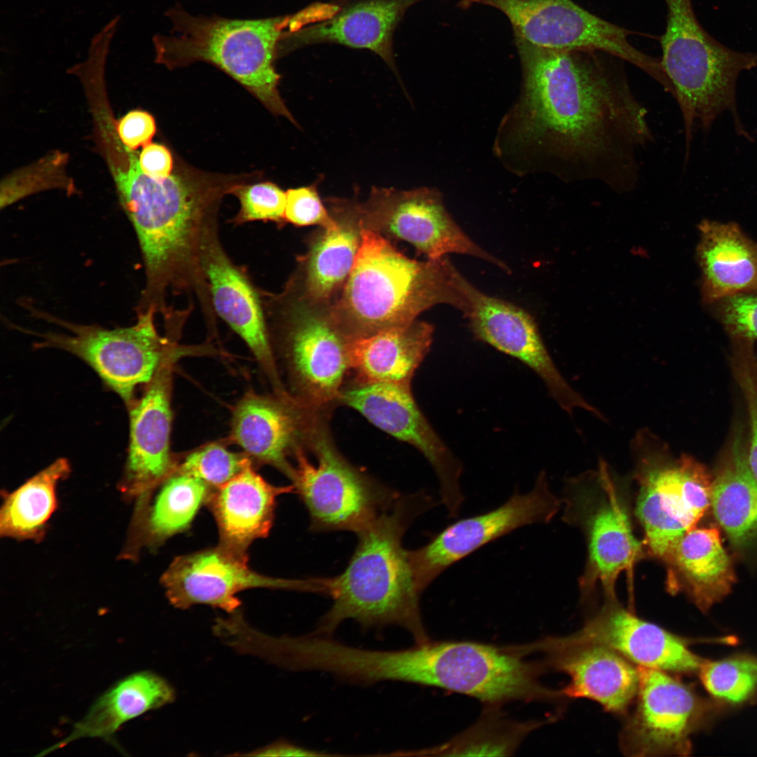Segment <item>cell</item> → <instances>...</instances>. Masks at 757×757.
Returning <instances> with one entry per match:
<instances>
[{
    "label": "cell",
    "instance_id": "obj_6",
    "mask_svg": "<svg viewBox=\"0 0 757 757\" xmlns=\"http://www.w3.org/2000/svg\"><path fill=\"white\" fill-rule=\"evenodd\" d=\"M667 27L660 39L662 69L681 109L686 146L699 123L707 132L729 111L737 133H746L739 117L736 86L739 74L757 67V53L740 52L720 43L700 24L692 0H664Z\"/></svg>",
    "mask_w": 757,
    "mask_h": 757
},
{
    "label": "cell",
    "instance_id": "obj_40",
    "mask_svg": "<svg viewBox=\"0 0 757 757\" xmlns=\"http://www.w3.org/2000/svg\"><path fill=\"white\" fill-rule=\"evenodd\" d=\"M285 219L297 226L318 225L322 229H329L336 224L335 217L325 207L314 184L286 191Z\"/></svg>",
    "mask_w": 757,
    "mask_h": 757
},
{
    "label": "cell",
    "instance_id": "obj_28",
    "mask_svg": "<svg viewBox=\"0 0 757 757\" xmlns=\"http://www.w3.org/2000/svg\"><path fill=\"white\" fill-rule=\"evenodd\" d=\"M662 560L668 592L685 593L703 612L727 596L735 581L719 531L712 526L690 529Z\"/></svg>",
    "mask_w": 757,
    "mask_h": 757
},
{
    "label": "cell",
    "instance_id": "obj_13",
    "mask_svg": "<svg viewBox=\"0 0 757 757\" xmlns=\"http://www.w3.org/2000/svg\"><path fill=\"white\" fill-rule=\"evenodd\" d=\"M360 212L362 227L406 241L428 259H440L449 254H465L510 272L506 264L480 247L463 231L436 191L373 187L367 200L360 204Z\"/></svg>",
    "mask_w": 757,
    "mask_h": 757
},
{
    "label": "cell",
    "instance_id": "obj_26",
    "mask_svg": "<svg viewBox=\"0 0 757 757\" xmlns=\"http://www.w3.org/2000/svg\"><path fill=\"white\" fill-rule=\"evenodd\" d=\"M419 1L356 0L329 18L287 31L280 54L306 45L334 43L372 51L394 68V31L407 9Z\"/></svg>",
    "mask_w": 757,
    "mask_h": 757
},
{
    "label": "cell",
    "instance_id": "obj_46",
    "mask_svg": "<svg viewBox=\"0 0 757 757\" xmlns=\"http://www.w3.org/2000/svg\"><path fill=\"white\" fill-rule=\"evenodd\" d=\"M756 65H757V62H756Z\"/></svg>",
    "mask_w": 757,
    "mask_h": 757
},
{
    "label": "cell",
    "instance_id": "obj_1",
    "mask_svg": "<svg viewBox=\"0 0 757 757\" xmlns=\"http://www.w3.org/2000/svg\"><path fill=\"white\" fill-rule=\"evenodd\" d=\"M515 41L524 81L516 113L519 141L531 143L566 180L632 189L638 153L652 133L622 68L603 52Z\"/></svg>",
    "mask_w": 757,
    "mask_h": 757
},
{
    "label": "cell",
    "instance_id": "obj_23",
    "mask_svg": "<svg viewBox=\"0 0 757 757\" xmlns=\"http://www.w3.org/2000/svg\"><path fill=\"white\" fill-rule=\"evenodd\" d=\"M310 409L290 397L247 393L233 410L231 437L250 459L272 465L292 481L294 466L289 458L301 449L315 423L304 415Z\"/></svg>",
    "mask_w": 757,
    "mask_h": 757
},
{
    "label": "cell",
    "instance_id": "obj_18",
    "mask_svg": "<svg viewBox=\"0 0 757 757\" xmlns=\"http://www.w3.org/2000/svg\"><path fill=\"white\" fill-rule=\"evenodd\" d=\"M170 602L185 609L196 604L219 608L229 613L238 610L236 595L252 588L289 589L325 594V578L285 579L251 569L247 561L219 545L179 556L161 578Z\"/></svg>",
    "mask_w": 757,
    "mask_h": 757
},
{
    "label": "cell",
    "instance_id": "obj_11",
    "mask_svg": "<svg viewBox=\"0 0 757 757\" xmlns=\"http://www.w3.org/2000/svg\"><path fill=\"white\" fill-rule=\"evenodd\" d=\"M31 308L38 318L67 331L33 332L41 339L36 347L61 349L83 360L128 407L135 400L137 387L151 380L164 357L178 345L177 340L167 334H159L154 310L137 313V322L132 326L109 329L72 323Z\"/></svg>",
    "mask_w": 757,
    "mask_h": 757
},
{
    "label": "cell",
    "instance_id": "obj_29",
    "mask_svg": "<svg viewBox=\"0 0 757 757\" xmlns=\"http://www.w3.org/2000/svg\"><path fill=\"white\" fill-rule=\"evenodd\" d=\"M697 260L707 305L737 294H757V242L735 222L703 220L698 226Z\"/></svg>",
    "mask_w": 757,
    "mask_h": 757
},
{
    "label": "cell",
    "instance_id": "obj_20",
    "mask_svg": "<svg viewBox=\"0 0 757 757\" xmlns=\"http://www.w3.org/2000/svg\"><path fill=\"white\" fill-rule=\"evenodd\" d=\"M554 648L601 646L639 666L665 671H699L703 660L683 639L657 625L639 618L609 600L578 632L564 636H548L534 641Z\"/></svg>",
    "mask_w": 757,
    "mask_h": 757
},
{
    "label": "cell",
    "instance_id": "obj_7",
    "mask_svg": "<svg viewBox=\"0 0 757 757\" xmlns=\"http://www.w3.org/2000/svg\"><path fill=\"white\" fill-rule=\"evenodd\" d=\"M411 650L410 683L462 694L487 706L563 697L561 690L540 682L541 662L527 660L514 645L430 639Z\"/></svg>",
    "mask_w": 757,
    "mask_h": 757
},
{
    "label": "cell",
    "instance_id": "obj_19",
    "mask_svg": "<svg viewBox=\"0 0 757 757\" xmlns=\"http://www.w3.org/2000/svg\"><path fill=\"white\" fill-rule=\"evenodd\" d=\"M218 220L205 229L200 264L207 282L215 314L247 344L277 394L287 393L280 379L266 320L260 289L247 271L225 252L219 236Z\"/></svg>",
    "mask_w": 757,
    "mask_h": 757
},
{
    "label": "cell",
    "instance_id": "obj_34",
    "mask_svg": "<svg viewBox=\"0 0 757 757\" xmlns=\"http://www.w3.org/2000/svg\"><path fill=\"white\" fill-rule=\"evenodd\" d=\"M500 706H487L467 730L444 744L421 751L430 756H511L540 724L507 717Z\"/></svg>",
    "mask_w": 757,
    "mask_h": 757
},
{
    "label": "cell",
    "instance_id": "obj_25",
    "mask_svg": "<svg viewBox=\"0 0 757 757\" xmlns=\"http://www.w3.org/2000/svg\"><path fill=\"white\" fill-rule=\"evenodd\" d=\"M291 492H295L293 484H271L254 470L252 461L227 482L212 489L206 503L218 527V545L247 561L250 545L270 532L277 498Z\"/></svg>",
    "mask_w": 757,
    "mask_h": 757
},
{
    "label": "cell",
    "instance_id": "obj_42",
    "mask_svg": "<svg viewBox=\"0 0 757 757\" xmlns=\"http://www.w3.org/2000/svg\"><path fill=\"white\" fill-rule=\"evenodd\" d=\"M737 381L744 393L749 413L750 442L747 460L751 471L757 482V376L753 371L739 374Z\"/></svg>",
    "mask_w": 757,
    "mask_h": 757
},
{
    "label": "cell",
    "instance_id": "obj_5",
    "mask_svg": "<svg viewBox=\"0 0 757 757\" xmlns=\"http://www.w3.org/2000/svg\"><path fill=\"white\" fill-rule=\"evenodd\" d=\"M173 34L153 38L156 61L168 69L212 64L243 86L273 114L296 124L282 99L275 60L291 15L261 19L194 16L179 6L166 13Z\"/></svg>",
    "mask_w": 757,
    "mask_h": 757
},
{
    "label": "cell",
    "instance_id": "obj_8",
    "mask_svg": "<svg viewBox=\"0 0 757 757\" xmlns=\"http://www.w3.org/2000/svg\"><path fill=\"white\" fill-rule=\"evenodd\" d=\"M638 485L636 515L648 552L662 559L711 506L712 478L688 455L676 458L668 444L647 428L630 442Z\"/></svg>",
    "mask_w": 757,
    "mask_h": 757
},
{
    "label": "cell",
    "instance_id": "obj_15",
    "mask_svg": "<svg viewBox=\"0 0 757 757\" xmlns=\"http://www.w3.org/2000/svg\"><path fill=\"white\" fill-rule=\"evenodd\" d=\"M339 400L380 430L418 449L437 475L440 500L449 517L458 514L464 501L461 486L462 464L419 409L411 385L357 383L342 390Z\"/></svg>",
    "mask_w": 757,
    "mask_h": 757
},
{
    "label": "cell",
    "instance_id": "obj_17",
    "mask_svg": "<svg viewBox=\"0 0 757 757\" xmlns=\"http://www.w3.org/2000/svg\"><path fill=\"white\" fill-rule=\"evenodd\" d=\"M461 289L468 303L464 316L475 337L519 360L545 383L552 398L568 415L576 409L605 421L603 414L568 383L554 362L531 315L518 306L486 294L464 277Z\"/></svg>",
    "mask_w": 757,
    "mask_h": 757
},
{
    "label": "cell",
    "instance_id": "obj_43",
    "mask_svg": "<svg viewBox=\"0 0 757 757\" xmlns=\"http://www.w3.org/2000/svg\"><path fill=\"white\" fill-rule=\"evenodd\" d=\"M139 163L142 172L156 180L168 177L175 167L170 150L164 145L151 142L144 146L139 156Z\"/></svg>",
    "mask_w": 757,
    "mask_h": 757
},
{
    "label": "cell",
    "instance_id": "obj_9",
    "mask_svg": "<svg viewBox=\"0 0 757 757\" xmlns=\"http://www.w3.org/2000/svg\"><path fill=\"white\" fill-rule=\"evenodd\" d=\"M268 331L281 342L297 399L314 410L339 400L350 369V339L334 320L330 304L312 303L289 284L280 294L260 289Z\"/></svg>",
    "mask_w": 757,
    "mask_h": 757
},
{
    "label": "cell",
    "instance_id": "obj_16",
    "mask_svg": "<svg viewBox=\"0 0 757 757\" xmlns=\"http://www.w3.org/2000/svg\"><path fill=\"white\" fill-rule=\"evenodd\" d=\"M637 669V702L620 734L622 752L629 756L687 755L690 736L703 721L707 704L665 671Z\"/></svg>",
    "mask_w": 757,
    "mask_h": 757
},
{
    "label": "cell",
    "instance_id": "obj_31",
    "mask_svg": "<svg viewBox=\"0 0 757 757\" xmlns=\"http://www.w3.org/2000/svg\"><path fill=\"white\" fill-rule=\"evenodd\" d=\"M175 691L166 680L149 671L132 674L104 692L69 735L39 753L43 756L82 738H101L116 746L114 735L127 721L171 703Z\"/></svg>",
    "mask_w": 757,
    "mask_h": 757
},
{
    "label": "cell",
    "instance_id": "obj_41",
    "mask_svg": "<svg viewBox=\"0 0 757 757\" xmlns=\"http://www.w3.org/2000/svg\"><path fill=\"white\" fill-rule=\"evenodd\" d=\"M117 131L125 147L134 151L151 143L156 131V122L148 112L134 110L118 121Z\"/></svg>",
    "mask_w": 757,
    "mask_h": 757
},
{
    "label": "cell",
    "instance_id": "obj_10",
    "mask_svg": "<svg viewBox=\"0 0 757 757\" xmlns=\"http://www.w3.org/2000/svg\"><path fill=\"white\" fill-rule=\"evenodd\" d=\"M309 441L317 462L298 449L292 482L308 512L311 531L357 533L399 497L346 460L318 425Z\"/></svg>",
    "mask_w": 757,
    "mask_h": 757
},
{
    "label": "cell",
    "instance_id": "obj_30",
    "mask_svg": "<svg viewBox=\"0 0 757 757\" xmlns=\"http://www.w3.org/2000/svg\"><path fill=\"white\" fill-rule=\"evenodd\" d=\"M433 326L415 321L381 330L348 342L350 369L357 383L411 385L413 376L428 353Z\"/></svg>",
    "mask_w": 757,
    "mask_h": 757
},
{
    "label": "cell",
    "instance_id": "obj_22",
    "mask_svg": "<svg viewBox=\"0 0 757 757\" xmlns=\"http://www.w3.org/2000/svg\"><path fill=\"white\" fill-rule=\"evenodd\" d=\"M600 494L587 503L584 527L587 537L588 560L581 578L585 593L599 585L608 599L615 600L620 574L631 575L644 555L643 542L634 536L627 505L619 494L608 465L600 460L596 470Z\"/></svg>",
    "mask_w": 757,
    "mask_h": 757
},
{
    "label": "cell",
    "instance_id": "obj_39",
    "mask_svg": "<svg viewBox=\"0 0 757 757\" xmlns=\"http://www.w3.org/2000/svg\"><path fill=\"white\" fill-rule=\"evenodd\" d=\"M709 306L734 339L757 343V294H737Z\"/></svg>",
    "mask_w": 757,
    "mask_h": 757
},
{
    "label": "cell",
    "instance_id": "obj_14",
    "mask_svg": "<svg viewBox=\"0 0 757 757\" xmlns=\"http://www.w3.org/2000/svg\"><path fill=\"white\" fill-rule=\"evenodd\" d=\"M558 507L541 472L528 493L514 492L496 508L448 525L425 545L409 550L418 589L423 593L447 568L486 544L521 527L548 522Z\"/></svg>",
    "mask_w": 757,
    "mask_h": 757
},
{
    "label": "cell",
    "instance_id": "obj_12",
    "mask_svg": "<svg viewBox=\"0 0 757 757\" xmlns=\"http://www.w3.org/2000/svg\"><path fill=\"white\" fill-rule=\"evenodd\" d=\"M501 11L515 38L540 48L603 52L630 62L654 79L662 74L660 61L634 48V32L584 9L572 0H466Z\"/></svg>",
    "mask_w": 757,
    "mask_h": 757
},
{
    "label": "cell",
    "instance_id": "obj_37",
    "mask_svg": "<svg viewBox=\"0 0 757 757\" xmlns=\"http://www.w3.org/2000/svg\"><path fill=\"white\" fill-rule=\"evenodd\" d=\"M250 461L246 455L214 444L190 453L175 472L198 478L214 489L227 482Z\"/></svg>",
    "mask_w": 757,
    "mask_h": 757
},
{
    "label": "cell",
    "instance_id": "obj_35",
    "mask_svg": "<svg viewBox=\"0 0 757 757\" xmlns=\"http://www.w3.org/2000/svg\"><path fill=\"white\" fill-rule=\"evenodd\" d=\"M211 490L198 478L175 472L165 482L153 506L147 524L150 539L163 542L186 529Z\"/></svg>",
    "mask_w": 757,
    "mask_h": 757
},
{
    "label": "cell",
    "instance_id": "obj_38",
    "mask_svg": "<svg viewBox=\"0 0 757 757\" xmlns=\"http://www.w3.org/2000/svg\"><path fill=\"white\" fill-rule=\"evenodd\" d=\"M240 203V209L231 221L236 225L263 221L279 225L286 223V192L271 182L247 183L232 193Z\"/></svg>",
    "mask_w": 757,
    "mask_h": 757
},
{
    "label": "cell",
    "instance_id": "obj_24",
    "mask_svg": "<svg viewBox=\"0 0 757 757\" xmlns=\"http://www.w3.org/2000/svg\"><path fill=\"white\" fill-rule=\"evenodd\" d=\"M520 646L527 655L543 656L540 662L545 669L569 677L568 683L561 689L564 696L590 699L608 711L622 713L636 695L638 669L610 648L601 646L554 648L533 642Z\"/></svg>",
    "mask_w": 757,
    "mask_h": 757
},
{
    "label": "cell",
    "instance_id": "obj_2",
    "mask_svg": "<svg viewBox=\"0 0 757 757\" xmlns=\"http://www.w3.org/2000/svg\"><path fill=\"white\" fill-rule=\"evenodd\" d=\"M125 150L128 169L112 170L144 260L146 281L137 312L152 309L163 316L171 308L167 297L182 294H195L200 308H209L211 296L200 264L204 231L218 219L224 196L261 173H210L178 161L168 177L156 180L142 172L137 153Z\"/></svg>",
    "mask_w": 757,
    "mask_h": 757
},
{
    "label": "cell",
    "instance_id": "obj_27",
    "mask_svg": "<svg viewBox=\"0 0 757 757\" xmlns=\"http://www.w3.org/2000/svg\"><path fill=\"white\" fill-rule=\"evenodd\" d=\"M331 213L335 226L315 236L301 259V275L289 282L308 301L331 304L341 292L362 241L360 203L335 200Z\"/></svg>",
    "mask_w": 757,
    "mask_h": 757
},
{
    "label": "cell",
    "instance_id": "obj_32",
    "mask_svg": "<svg viewBox=\"0 0 757 757\" xmlns=\"http://www.w3.org/2000/svg\"><path fill=\"white\" fill-rule=\"evenodd\" d=\"M711 506L734 547L744 550L756 542L757 482L739 438L712 479Z\"/></svg>",
    "mask_w": 757,
    "mask_h": 757
},
{
    "label": "cell",
    "instance_id": "obj_21",
    "mask_svg": "<svg viewBox=\"0 0 757 757\" xmlns=\"http://www.w3.org/2000/svg\"><path fill=\"white\" fill-rule=\"evenodd\" d=\"M186 350L180 346L172 349L142 397L128 407L130 442L122 486L130 496L145 498L177 469L170 451L172 368Z\"/></svg>",
    "mask_w": 757,
    "mask_h": 757
},
{
    "label": "cell",
    "instance_id": "obj_36",
    "mask_svg": "<svg viewBox=\"0 0 757 757\" xmlns=\"http://www.w3.org/2000/svg\"><path fill=\"white\" fill-rule=\"evenodd\" d=\"M699 671L706 690L720 700L741 703L757 691V657L736 655L704 661Z\"/></svg>",
    "mask_w": 757,
    "mask_h": 757
},
{
    "label": "cell",
    "instance_id": "obj_4",
    "mask_svg": "<svg viewBox=\"0 0 757 757\" xmlns=\"http://www.w3.org/2000/svg\"><path fill=\"white\" fill-rule=\"evenodd\" d=\"M361 233L350 273L330 305L334 320L349 339L408 325L438 304L465 313L463 275L446 257L417 261L370 229L362 227Z\"/></svg>",
    "mask_w": 757,
    "mask_h": 757
},
{
    "label": "cell",
    "instance_id": "obj_33",
    "mask_svg": "<svg viewBox=\"0 0 757 757\" xmlns=\"http://www.w3.org/2000/svg\"><path fill=\"white\" fill-rule=\"evenodd\" d=\"M69 472L68 461L57 459L7 495L0 512L1 535L39 538L56 508L57 485Z\"/></svg>",
    "mask_w": 757,
    "mask_h": 757
},
{
    "label": "cell",
    "instance_id": "obj_44",
    "mask_svg": "<svg viewBox=\"0 0 757 757\" xmlns=\"http://www.w3.org/2000/svg\"><path fill=\"white\" fill-rule=\"evenodd\" d=\"M245 755L256 756H329L330 754L306 749L287 742L279 741Z\"/></svg>",
    "mask_w": 757,
    "mask_h": 757
},
{
    "label": "cell",
    "instance_id": "obj_3",
    "mask_svg": "<svg viewBox=\"0 0 757 757\" xmlns=\"http://www.w3.org/2000/svg\"><path fill=\"white\" fill-rule=\"evenodd\" d=\"M437 505L428 493L400 495L390 508L358 532L346 568L329 578L330 608L318 634L331 636L346 620L364 629L397 626L420 643L430 640L421 612L418 589L403 537L418 516Z\"/></svg>",
    "mask_w": 757,
    "mask_h": 757
},
{
    "label": "cell",
    "instance_id": "obj_45",
    "mask_svg": "<svg viewBox=\"0 0 757 757\" xmlns=\"http://www.w3.org/2000/svg\"><path fill=\"white\" fill-rule=\"evenodd\" d=\"M408 654H409V667H408L407 680L409 678V648H408ZM407 683H408V681H407Z\"/></svg>",
    "mask_w": 757,
    "mask_h": 757
}]
</instances>
